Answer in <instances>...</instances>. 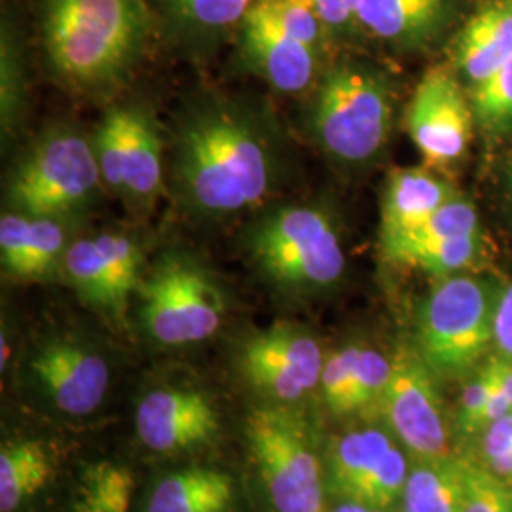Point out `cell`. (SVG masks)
<instances>
[{
	"mask_svg": "<svg viewBox=\"0 0 512 512\" xmlns=\"http://www.w3.org/2000/svg\"><path fill=\"white\" fill-rule=\"evenodd\" d=\"M274 139L253 110L205 99L184 114L173 143V177L184 205L205 217L251 209L272 192Z\"/></svg>",
	"mask_w": 512,
	"mask_h": 512,
	"instance_id": "1",
	"label": "cell"
},
{
	"mask_svg": "<svg viewBox=\"0 0 512 512\" xmlns=\"http://www.w3.org/2000/svg\"><path fill=\"white\" fill-rule=\"evenodd\" d=\"M35 29L48 67L80 88L120 82L160 35L148 0H37Z\"/></svg>",
	"mask_w": 512,
	"mask_h": 512,
	"instance_id": "2",
	"label": "cell"
},
{
	"mask_svg": "<svg viewBox=\"0 0 512 512\" xmlns=\"http://www.w3.org/2000/svg\"><path fill=\"white\" fill-rule=\"evenodd\" d=\"M395 95L376 67L342 59L319 78L310 110L315 143L332 160L361 165L374 160L393 129Z\"/></svg>",
	"mask_w": 512,
	"mask_h": 512,
	"instance_id": "3",
	"label": "cell"
},
{
	"mask_svg": "<svg viewBox=\"0 0 512 512\" xmlns=\"http://www.w3.org/2000/svg\"><path fill=\"white\" fill-rule=\"evenodd\" d=\"M435 281L421 304L416 349L433 374L458 378L494 348L495 311L503 285L473 272Z\"/></svg>",
	"mask_w": 512,
	"mask_h": 512,
	"instance_id": "4",
	"label": "cell"
},
{
	"mask_svg": "<svg viewBox=\"0 0 512 512\" xmlns=\"http://www.w3.org/2000/svg\"><path fill=\"white\" fill-rule=\"evenodd\" d=\"M249 249L264 274L293 291L329 289L346 270L334 222L327 211L311 205L266 215L251 230Z\"/></svg>",
	"mask_w": 512,
	"mask_h": 512,
	"instance_id": "5",
	"label": "cell"
},
{
	"mask_svg": "<svg viewBox=\"0 0 512 512\" xmlns=\"http://www.w3.org/2000/svg\"><path fill=\"white\" fill-rule=\"evenodd\" d=\"M101 179L92 141L55 128L27 150L8 183L10 211L61 219L92 202Z\"/></svg>",
	"mask_w": 512,
	"mask_h": 512,
	"instance_id": "6",
	"label": "cell"
},
{
	"mask_svg": "<svg viewBox=\"0 0 512 512\" xmlns=\"http://www.w3.org/2000/svg\"><path fill=\"white\" fill-rule=\"evenodd\" d=\"M245 433L275 512H325L321 461L300 416L262 406L249 414Z\"/></svg>",
	"mask_w": 512,
	"mask_h": 512,
	"instance_id": "7",
	"label": "cell"
},
{
	"mask_svg": "<svg viewBox=\"0 0 512 512\" xmlns=\"http://www.w3.org/2000/svg\"><path fill=\"white\" fill-rule=\"evenodd\" d=\"M141 317L164 346H188L211 338L224 319V296L200 262L183 253L164 256L139 283Z\"/></svg>",
	"mask_w": 512,
	"mask_h": 512,
	"instance_id": "8",
	"label": "cell"
},
{
	"mask_svg": "<svg viewBox=\"0 0 512 512\" xmlns=\"http://www.w3.org/2000/svg\"><path fill=\"white\" fill-rule=\"evenodd\" d=\"M475 114L454 69L433 67L423 74L406 109V131L423 164L450 169L465 156L473 139Z\"/></svg>",
	"mask_w": 512,
	"mask_h": 512,
	"instance_id": "9",
	"label": "cell"
},
{
	"mask_svg": "<svg viewBox=\"0 0 512 512\" xmlns=\"http://www.w3.org/2000/svg\"><path fill=\"white\" fill-rule=\"evenodd\" d=\"M391 363V378L380 401L389 427L414 456H446L448 427L433 370L408 344L395 349Z\"/></svg>",
	"mask_w": 512,
	"mask_h": 512,
	"instance_id": "10",
	"label": "cell"
},
{
	"mask_svg": "<svg viewBox=\"0 0 512 512\" xmlns=\"http://www.w3.org/2000/svg\"><path fill=\"white\" fill-rule=\"evenodd\" d=\"M247 382L279 403H294L321 384L325 357L310 332L279 323L249 336L239 349Z\"/></svg>",
	"mask_w": 512,
	"mask_h": 512,
	"instance_id": "11",
	"label": "cell"
},
{
	"mask_svg": "<svg viewBox=\"0 0 512 512\" xmlns=\"http://www.w3.org/2000/svg\"><path fill=\"white\" fill-rule=\"evenodd\" d=\"M234 37L239 59L279 92H304L319 73L325 54L287 33L255 2Z\"/></svg>",
	"mask_w": 512,
	"mask_h": 512,
	"instance_id": "12",
	"label": "cell"
},
{
	"mask_svg": "<svg viewBox=\"0 0 512 512\" xmlns=\"http://www.w3.org/2000/svg\"><path fill=\"white\" fill-rule=\"evenodd\" d=\"M31 372L46 397L65 414L88 416L105 401L110 372L105 359L69 338L42 344L31 357Z\"/></svg>",
	"mask_w": 512,
	"mask_h": 512,
	"instance_id": "13",
	"label": "cell"
},
{
	"mask_svg": "<svg viewBox=\"0 0 512 512\" xmlns=\"http://www.w3.org/2000/svg\"><path fill=\"white\" fill-rule=\"evenodd\" d=\"M135 427L148 450L177 454L215 439L219 414L200 391L160 387L141 399Z\"/></svg>",
	"mask_w": 512,
	"mask_h": 512,
	"instance_id": "14",
	"label": "cell"
},
{
	"mask_svg": "<svg viewBox=\"0 0 512 512\" xmlns=\"http://www.w3.org/2000/svg\"><path fill=\"white\" fill-rule=\"evenodd\" d=\"M458 18V0H359L357 33L395 52L435 46Z\"/></svg>",
	"mask_w": 512,
	"mask_h": 512,
	"instance_id": "15",
	"label": "cell"
},
{
	"mask_svg": "<svg viewBox=\"0 0 512 512\" xmlns=\"http://www.w3.org/2000/svg\"><path fill=\"white\" fill-rule=\"evenodd\" d=\"M160 35L192 54H207L234 37L255 0H148Z\"/></svg>",
	"mask_w": 512,
	"mask_h": 512,
	"instance_id": "16",
	"label": "cell"
},
{
	"mask_svg": "<svg viewBox=\"0 0 512 512\" xmlns=\"http://www.w3.org/2000/svg\"><path fill=\"white\" fill-rule=\"evenodd\" d=\"M512 59V0H476L452 40V63L475 86Z\"/></svg>",
	"mask_w": 512,
	"mask_h": 512,
	"instance_id": "17",
	"label": "cell"
},
{
	"mask_svg": "<svg viewBox=\"0 0 512 512\" xmlns=\"http://www.w3.org/2000/svg\"><path fill=\"white\" fill-rule=\"evenodd\" d=\"M456 196H459L458 188L425 165L391 171L382 198V247L418 230L437 209Z\"/></svg>",
	"mask_w": 512,
	"mask_h": 512,
	"instance_id": "18",
	"label": "cell"
},
{
	"mask_svg": "<svg viewBox=\"0 0 512 512\" xmlns=\"http://www.w3.org/2000/svg\"><path fill=\"white\" fill-rule=\"evenodd\" d=\"M65 239L59 220L10 211L0 219L2 268L18 279H40L63 262Z\"/></svg>",
	"mask_w": 512,
	"mask_h": 512,
	"instance_id": "19",
	"label": "cell"
},
{
	"mask_svg": "<svg viewBox=\"0 0 512 512\" xmlns=\"http://www.w3.org/2000/svg\"><path fill=\"white\" fill-rule=\"evenodd\" d=\"M467 459L450 454L418 458L403 492V512H461L467 492Z\"/></svg>",
	"mask_w": 512,
	"mask_h": 512,
	"instance_id": "20",
	"label": "cell"
},
{
	"mask_svg": "<svg viewBox=\"0 0 512 512\" xmlns=\"http://www.w3.org/2000/svg\"><path fill=\"white\" fill-rule=\"evenodd\" d=\"M234 503L232 478L215 469L192 467L162 478L147 512H228Z\"/></svg>",
	"mask_w": 512,
	"mask_h": 512,
	"instance_id": "21",
	"label": "cell"
},
{
	"mask_svg": "<svg viewBox=\"0 0 512 512\" xmlns=\"http://www.w3.org/2000/svg\"><path fill=\"white\" fill-rule=\"evenodd\" d=\"M164 183L162 143L147 112L126 107L124 194L131 202L150 203Z\"/></svg>",
	"mask_w": 512,
	"mask_h": 512,
	"instance_id": "22",
	"label": "cell"
},
{
	"mask_svg": "<svg viewBox=\"0 0 512 512\" xmlns=\"http://www.w3.org/2000/svg\"><path fill=\"white\" fill-rule=\"evenodd\" d=\"M61 266L86 304L97 310L122 313L129 293L118 281L95 238L78 239L69 245Z\"/></svg>",
	"mask_w": 512,
	"mask_h": 512,
	"instance_id": "23",
	"label": "cell"
},
{
	"mask_svg": "<svg viewBox=\"0 0 512 512\" xmlns=\"http://www.w3.org/2000/svg\"><path fill=\"white\" fill-rule=\"evenodd\" d=\"M54 475V459L40 440H10L0 448V511L14 512Z\"/></svg>",
	"mask_w": 512,
	"mask_h": 512,
	"instance_id": "24",
	"label": "cell"
},
{
	"mask_svg": "<svg viewBox=\"0 0 512 512\" xmlns=\"http://www.w3.org/2000/svg\"><path fill=\"white\" fill-rule=\"evenodd\" d=\"M395 442L380 429H355L336 440L330 456V482L348 501L359 482L391 452Z\"/></svg>",
	"mask_w": 512,
	"mask_h": 512,
	"instance_id": "25",
	"label": "cell"
},
{
	"mask_svg": "<svg viewBox=\"0 0 512 512\" xmlns=\"http://www.w3.org/2000/svg\"><path fill=\"white\" fill-rule=\"evenodd\" d=\"M486 236L482 232L473 236L442 239L406 251L393 264L420 270L435 279L452 275L471 274L486 258Z\"/></svg>",
	"mask_w": 512,
	"mask_h": 512,
	"instance_id": "26",
	"label": "cell"
},
{
	"mask_svg": "<svg viewBox=\"0 0 512 512\" xmlns=\"http://www.w3.org/2000/svg\"><path fill=\"white\" fill-rule=\"evenodd\" d=\"M133 486L128 467L114 461L92 463L78 480L73 512H129Z\"/></svg>",
	"mask_w": 512,
	"mask_h": 512,
	"instance_id": "27",
	"label": "cell"
},
{
	"mask_svg": "<svg viewBox=\"0 0 512 512\" xmlns=\"http://www.w3.org/2000/svg\"><path fill=\"white\" fill-rule=\"evenodd\" d=\"M478 232H482V228H480V217H478L475 203L459 194L454 200L444 203L440 209H437L418 230H414L412 234L404 236L395 243L382 247V253L389 262H395L406 251L421 245H429L442 239L473 236Z\"/></svg>",
	"mask_w": 512,
	"mask_h": 512,
	"instance_id": "28",
	"label": "cell"
},
{
	"mask_svg": "<svg viewBox=\"0 0 512 512\" xmlns=\"http://www.w3.org/2000/svg\"><path fill=\"white\" fill-rule=\"evenodd\" d=\"M475 124L497 141L512 133V59L469 90Z\"/></svg>",
	"mask_w": 512,
	"mask_h": 512,
	"instance_id": "29",
	"label": "cell"
},
{
	"mask_svg": "<svg viewBox=\"0 0 512 512\" xmlns=\"http://www.w3.org/2000/svg\"><path fill=\"white\" fill-rule=\"evenodd\" d=\"M408 473L410 467L406 456L397 446H393L391 452L359 482L348 501L387 511L403 497Z\"/></svg>",
	"mask_w": 512,
	"mask_h": 512,
	"instance_id": "30",
	"label": "cell"
},
{
	"mask_svg": "<svg viewBox=\"0 0 512 512\" xmlns=\"http://www.w3.org/2000/svg\"><path fill=\"white\" fill-rule=\"evenodd\" d=\"M23 50L19 44L16 19L8 12L2 16L0 33V69H2V128L12 131L23 99Z\"/></svg>",
	"mask_w": 512,
	"mask_h": 512,
	"instance_id": "31",
	"label": "cell"
},
{
	"mask_svg": "<svg viewBox=\"0 0 512 512\" xmlns=\"http://www.w3.org/2000/svg\"><path fill=\"white\" fill-rule=\"evenodd\" d=\"M92 143L103 183L110 190L124 194L126 107H114L105 114Z\"/></svg>",
	"mask_w": 512,
	"mask_h": 512,
	"instance_id": "32",
	"label": "cell"
},
{
	"mask_svg": "<svg viewBox=\"0 0 512 512\" xmlns=\"http://www.w3.org/2000/svg\"><path fill=\"white\" fill-rule=\"evenodd\" d=\"M391 357H385L378 349L363 348L359 351L353 384L349 389L346 414L363 410L370 404H380L385 387L391 378Z\"/></svg>",
	"mask_w": 512,
	"mask_h": 512,
	"instance_id": "33",
	"label": "cell"
},
{
	"mask_svg": "<svg viewBox=\"0 0 512 512\" xmlns=\"http://www.w3.org/2000/svg\"><path fill=\"white\" fill-rule=\"evenodd\" d=\"M461 512H512V484L497 478L484 465L469 461Z\"/></svg>",
	"mask_w": 512,
	"mask_h": 512,
	"instance_id": "34",
	"label": "cell"
},
{
	"mask_svg": "<svg viewBox=\"0 0 512 512\" xmlns=\"http://www.w3.org/2000/svg\"><path fill=\"white\" fill-rule=\"evenodd\" d=\"M359 351L361 346H346L325 359L319 387L323 391L325 403L336 414H346V403L353 384Z\"/></svg>",
	"mask_w": 512,
	"mask_h": 512,
	"instance_id": "35",
	"label": "cell"
},
{
	"mask_svg": "<svg viewBox=\"0 0 512 512\" xmlns=\"http://www.w3.org/2000/svg\"><path fill=\"white\" fill-rule=\"evenodd\" d=\"M490 397V370L486 363L480 366L475 378L463 387L458 401V425L461 437H473L484 433V414Z\"/></svg>",
	"mask_w": 512,
	"mask_h": 512,
	"instance_id": "36",
	"label": "cell"
},
{
	"mask_svg": "<svg viewBox=\"0 0 512 512\" xmlns=\"http://www.w3.org/2000/svg\"><path fill=\"white\" fill-rule=\"evenodd\" d=\"M482 456L490 473L512 484V412L482 433Z\"/></svg>",
	"mask_w": 512,
	"mask_h": 512,
	"instance_id": "37",
	"label": "cell"
},
{
	"mask_svg": "<svg viewBox=\"0 0 512 512\" xmlns=\"http://www.w3.org/2000/svg\"><path fill=\"white\" fill-rule=\"evenodd\" d=\"M323 21L332 42L357 33L359 0H302Z\"/></svg>",
	"mask_w": 512,
	"mask_h": 512,
	"instance_id": "38",
	"label": "cell"
},
{
	"mask_svg": "<svg viewBox=\"0 0 512 512\" xmlns=\"http://www.w3.org/2000/svg\"><path fill=\"white\" fill-rule=\"evenodd\" d=\"M495 355L512 361V279L503 287L495 311Z\"/></svg>",
	"mask_w": 512,
	"mask_h": 512,
	"instance_id": "39",
	"label": "cell"
},
{
	"mask_svg": "<svg viewBox=\"0 0 512 512\" xmlns=\"http://www.w3.org/2000/svg\"><path fill=\"white\" fill-rule=\"evenodd\" d=\"M490 359H492V363H494L497 378H499L501 387H503V391H505V395H507V399H509V403H511L512 406V361L503 359V357H499V355H494V357H490Z\"/></svg>",
	"mask_w": 512,
	"mask_h": 512,
	"instance_id": "40",
	"label": "cell"
},
{
	"mask_svg": "<svg viewBox=\"0 0 512 512\" xmlns=\"http://www.w3.org/2000/svg\"><path fill=\"white\" fill-rule=\"evenodd\" d=\"M334 512H384L378 511V509H372V507H366L361 503H353V501H344L342 505H338Z\"/></svg>",
	"mask_w": 512,
	"mask_h": 512,
	"instance_id": "41",
	"label": "cell"
},
{
	"mask_svg": "<svg viewBox=\"0 0 512 512\" xmlns=\"http://www.w3.org/2000/svg\"><path fill=\"white\" fill-rule=\"evenodd\" d=\"M507 196H509V202L512 205V160L511 164H509V169H507Z\"/></svg>",
	"mask_w": 512,
	"mask_h": 512,
	"instance_id": "42",
	"label": "cell"
}]
</instances>
